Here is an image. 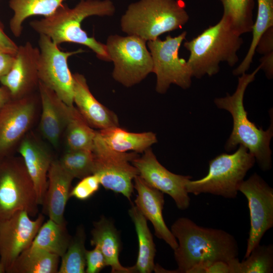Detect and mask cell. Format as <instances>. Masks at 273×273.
<instances>
[{
    "mask_svg": "<svg viewBox=\"0 0 273 273\" xmlns=\"http://www.w3.org/2000/svg\"><path fill=\"white\" fill-rule=\"evenodd\" d=\"M171 232L178 242L174 256L178 268L172 272L188 273L203 262L238 258L239 246L234 236L220 229L205 228L187 217L176 219Z\"/></svg>",
    "mask_w": 273,
    "mask_h": 273,
    "instance_id": "cell-1",
    "label": "cell"
},
{
    "mask_svg": "<svg viewBox=\"0 0 273 273\" xmlns=\"http://www.w3.org/2000/svg\"><path fill=\"white\" fill-rule=\"evenodd\" d=\"M115 12L111 0H81L74 8L63 4L51 15L29 23L39 34L49 37L59 46L64 42L85 46L92 50L98 59L111 62L105 44L89 37L82 29L81 22L92 16H111Z\"/></svg>",
    "mask_w": 273,
    "mask_h": 273,
    "instance_id": "cell-2",
    "label": "cell"
},
{
    "mask_svg": "<svg viewBox=\"0 0 273 273\" xmlns=\"http://www.w3.org/2000/svg\"><path fill=\"white\" fill-rule=\"evenodd\" d=\"M260 69L259 65L252 73L240 75L235 92L231 95L227 93L224 97L215 98L214 102L218 108L228 111L233 118V129L225 150L230 152L238 145L244 146L254 157L260 169L266 171L272 167L270 143L273 136L272 113L269 127L264 130L249 119L244 105L245 90Z\"/></svg>",
    "mask_w": 273,
    "mask_h": 273,
    "instance_id": "cell-3",
    "label": "cell"
},
{
    "mask_svg": "<svg viewBox=\"0 0 273 273\" xmlns=\"http://www.w3.org/2000/svg\"><path fill=\"white\" fill-rule=\"evenodd\" d=\"M241 36L222 15L216 24L185 41L184 47L190 52L187 63L192 77L201 78L216 74L221 62L234 66L239 60L237 53L243 43Z\"/></svg>",
    "mask_w": 273,
    "mask_h": 273,
    "instance_id": "cell-4",
    "label": "cell"
},
{
    "mask_svg": "<svg viewBox=\"0 0 273 273\" xmlns=\"http://www.w3.org/2000/svg\"><path fill=\"white\" fill-rule=\"evenodd\" d=\"M189 19L183 0H139L128 6L120 24L127 35L148 42L182 28Z\"/></svg>",
    "mask_w": 273,
    "mask_h": 273,
    "instance_id": "cell-5",
    "label": "cell"
},
{
    "mask_svg": "<svg viewBox=\"0 0 273 273\" xmlns=\"http://www.w3.org/2000/svg\"><path fill=\"white\" fill-rule=\"evenodd\" d=\"M254 157L242 145L232 154L222 153L209 162L207 175L199 179H189L188 193L198 195L210 194L234 199L247 172L254 166Z\"/></svg>",
    "mask_w": 273,
    "mask_h": 273,
    "instance_id": "cell-6",
    "label": "cell"
},
{
    "mask_svg": "<svg viewBox=\"0 0 273 273\" xmlns=\"http://www.w3.org/2000/svg\"><path fill=\"white\" fill-rule=\"evenodd\" d=\"M38 205L22 157L11 156L0 161V222L21 210L34 217L38 213Z\"/></svg>",
    "mask_w": 273,
    "mask_h": 273,
    "instance_id": "cell-7",
    "label": "cell"
},
{
    "mask_svg": "<svg viewBox=\"0 0 273 273\" xmlns=\"http://www.w3.org/2000/svg\"><path fill=\"white\" fill-rule=\"evenodd\" d=\"M147 41L135 35L112 34L105 45L113 63V79L129 87L140 83L153 71L152 57Z\"/></svg>",
    "mask_w": 273,
    "mask_h": 273,
    "instance_id": "cell-8",
    "label": "cell"
},
{
    "mask_svg": "<svg viewBox=\"0 0 273 273\" xmlns=\"http://www.w3.org/2000/svg\"><path fill=\"white\" fill-rule=\"evenodd\" d=\"M187 35L184 31L175 37L168 35L163 40L158 38L147 42L153 61L152 73L156 76L155 89L159 94L166 93L171 84L183 89L191 86V70L178 53Z\"/></svg>",
    "mask_w": 273,
    "mask_h": 273,
    "instance_id": "cell-9",
    "label": "cell"
},
{
    "mask_svg": "<svg viewBox=\"0 0 273 273\" xmlns=\"http://www.w3.org/2000/svg\"><path fill=\"white\" fill-rule=\"evenodd\" d=\"M38 64L39 80L52 90L67 105L73 106L74 80L68 66V58L81 53L78 50L64 52L47 36L39 34Z\"/></svg>",
    "mask_w": 273,
    "mask_h": 273,
    "instance_id": "cell-10",
    "label": "cell"
},
{
    "mask_svg": "<svg viewBox=\"0 0 273 273\" xmlns=\"http://www.w3.org/2000/svg\"><path fill=\"white\" fill-rule=\"evenodd\" d=\"M96 136V135H95ZM93 173L97 176L100 185L105 189L122 194L130 200L133 192V180L139 175L131 162L139 154L119 152L107 149L94 140Z\"/></svg>",
    "mask_w": 273,
    "mask_h": 273,
    "instance_id": "cell-11",
    "label": "cell"
},
{
    "mask_svg": "<svg viewBox=\"0 0 273 273\" xmlns=\"http://www.w3.org/2000/svg\"><path fill=\"white\" fill-rule=\"evenodd\" d=\"M238 191L246 197L250 213V228L245 258L273 226V189L255 172L242 181Z\"/></svg>",
    "mask_w": 273,
    "mask_h": 273,
    "instance_id": "cell-12",
    "label": "cell"
},
{
    "mask_svg": "<svg viewBox=\"0 0 273 273\" xmlns=\"http://www.w3.org/2000/svg\"><path fill=\"white\" fill-rule=\"evenodd\" d=\"M19 211L0 222V262L8 272L17 257L31 245L44 220L42 214L32 219Z\"/></svg>",
    "mask_w": 273,
    "mask_h": 273,
    "instance_id": "cell-13",
    "label": "cell"
},
{
    "mask_svg": "<svg viewBox=\"0 0 273 273\" xmlns=\"http://www.w3.org/2000/svg\"><path fill=\"white\" fill-rule=\"evenodd\" d=\"M131 162L139 175L149 186L170 196L177 207L184 210L190 205L186 185L192 177L173 173L157 160L151 148Z\"/></svg>",
    "mask_w": 273,
    "mask_h": 273,
    "instance_id": "cell-14",
    "label": "cell"
},
{
    "mask_svg": "<svg viewBox=\"0 0 273 273\" xmlns=\"http://www.w3.org/2000/svg\"><path fill=\"white\" fill-rule=\"evenodd\" d=\"M36 104L30 95L11 99L0 110V161L11 156L30 128Z\"/></svg>",
    "mask_w": 273,
    "mask_h": 273,
    "instance_id": "cell-15",
    "label": "cell"
},
{
    "mask_svg": "<svg viewBox=\"0 0 273 273\" xmlns=\"http://www.w3.org/2000/svg\"><path fill=\"white\" fill-rule=\"evenodd\" d=\"M39 49L30 42L18 46L13 64L0 82L10 94L12 99H19L30 95L38 87V64Z\"/></svg>",
    "mask_w": 273,
    "mask_h": 273,
    "instance_id": "cell-16",
    "label": "cell"
},
{
    "mask_svg": "<svg viewBox=\"0 0 273 273\" xmlns=\"http://www.w3.org/2000/svg\"><path fill=\"white\" fill-rule=\"evenodd\" d=\"M133 187L138 193L135 206L153 224L155 236L174 250L178 246L177 240L167 226L162 215L164 193L149 186L139 175L134 178Z\"/></svg>",
    "mask_w": 273,
    "mask_h": 273,
    "instance_id": "cell-17",
    "label": "cell"
},
{
    "mask_svg": "<svg viewBox=\"0 0 273 273\" xmlns=\"http://www.w3.org/2000/svg\"><path fill=\"white\" fill-rule=\"evenodd\" d=\"M18 151L32 181L37 203L42 205L48 187V173L54 159L48 150L33 136L20 141Z\"/></svg>",
    "mask_w": 273,
    "mask_h": 273,
    "instance_id": "cell-18",
    "label": "cell"
},
{
    "mask_svg": "<svg viewBox=\"0 0 273 273\" xmlns=\"http://www.w3.org/2000/svg\"><path fill=\"white\" fill-rule=\"evenodd\" d=\"M73 102L87 123L98 130L119 126L116 114L100 103L92 94L84 76L76 73L73 74Z\"/></svg>",
    "mask_w": 273,
    "mask_h": 273,
    "instance_id": "cell-19",
    "label": "cell"
},
{
    "mask_svg": "<svg viewBox=\"0 0 273 273\" xmlns=\"http://www.w3.org/2000/svg\"><path fill=\"white\" fill-rule=\"evenodd\" d=\"M74 177L54 160L48 173V187L42 204L49 219L59 224L65 222L64 214Z\"/></svg>",
    "mask_w": 273,
    "mask_h": 273,
    "instance_id": "cell-20",
    "label": "cell"
},
{
    "mask_svg": "<svg viewBox=\"0 0 273 273\" xmlns=\"http://www.w3.org/2000/svg\"><path fill=\"white\" fill-rule=\"evenodd\" d=\"M38 87L42 109L40 129L44 137L54 147H57L62 132L65 130L69 106L40 81Z\"/></svg>",
    "mask_w": 273,
    "mask_h": 273,
    "instance_id": "cell-21",
    "label": "cell"
},
{
    "mask_svg": "<svg viewBox=\"0 0 273 273\" xmlns=\"http://www.w3.org/2000/svg\"><path fill=\"white\" fill-rule=\"evenodd\" d=\"M95 139L111 150L138 154L144 153L157 142L153 132H131L119 126L96 130Z\"/></svg>",
    "mask_w": 273,
    "mask_h": 273,
    "instance_id": "cell-22",
    "label": "cell"
},
{
    "mask_svg": "<svg viewBox=\"0 0 273 273\" xmlns=\"http://www.w3.org/2000/svg\"><path fill=\"white\" fill-rule=\"evenodd\" d=\"M90 244L97 246L102 252L107 266L111 268L112 273L136 272L134 266L126 267L122 266L119 260L121 242L118 231L113 223L102 216L94 223L91 231Z\"/></svg>",
    "mask_w": 273,
    "mask_h": 273,
    "instance_id": "cell-23",
    "label": "cell"
},
{
    "mask_svg": "<svg viewBox=\"0 0 273 273\" xmlns=\"http://www.w3.org/2000/svg\"><path fill=\"white\" fill-rule=\"evenodd\" d=\"M128 214L135 226L139 242V252L133 265L136 272L150 273L154 270L156 249L152 235L148 226L147 219L136 206L132 204Z\"/></svg>",
    "mask_w": 273,
    "mask_h": 273,
    "instance_id": "cell-24",
    "label": "cell"
},
{
    "mask_svg": "<svg viewBox=\"0 0 273 273\" xmlns=\"http://www.w3.org/2000/svg\"><path fill=\"white\" fill-rule=\"evenodd\" d=\"M65 0H10L9 7L13 15L9 22L10 29L16 37L23 31L24 21L28 17L40 15L44 17L53 14Z\"/></svg>",
    "mask_w": 273,
    "mask_h": 273,
    "instance_id": "cell-25",
    "label": "cell"
},
{
    "mask_svg": "<svg viewBox=\"0 0 273 273\" xmlns=\"http://www.w3.org/2000/svg\"><path fill=\"white\" fill-rule=\"evenodd\" d=\"M60 258L57 254L29 247L17 257L8 273H56Z\"/></svg>",
    "mask_w": 273,
    "mask_h": 273,
    "instance_id": "cell-26",
    "label": "cell"
},
{
    "mask_svg": "<svg viewBox=\"0 0 273 273\" xmlns=\"http://www.w3.org/2000/svg\"><path fill=\"white\" fill-rule=\"evenodd\" d=\"M71 237L66 222L59 224L49 219L40 226L30 247L45 250L61 258L66 252Z\"/></svg>",
    "mask_w": 273,
    "mask_h": 273,
    "instance_id": "cell-27",
    "label": "cell"
},
{
    "mask_svg": "<svg viewBox=\"0 0 273 273\" xmlns=\"http://www.w3.org/2000/svg\"><path fill=\"white\" fill-rule=\"evenodd\" d=\"M65 131L68 149L93 150L96 131L74 105L68 106Z\"/></svg>",
    "mask_w": 273,
    "mask_h": 273,
    "instance_id": "cell-28",
    "label": "cell"
},
{
    "mask_svg": "<svg viewBox=\"0 0 273 273\" xmlns=\"http://www.w3.org/2000/svg\"><path fill=\"white\" fill-rule=\"evenodd\" d=\"M257 1V13L252 28V41L245 58L233 70V73L235 76H240L249 69L260 38L268 28L273 27V0Z\"/></svg>",
    "mask_w": 273,
    "mask_h": 273,
    "instance_id": "cell-29",
    "label": "cell"
},
{
    "mask_svg": "<svg viewBox=\"0 0 273 273\" xmlns=\"http://www.w3.org/2000/svg\"><path fill=\"white\" fill-rule=\"evenodd\" d=\"M228 263L231 273H271L273 272V245L259 244L241 262L237 258Z\"/></svg>",
    "mask_w": 273,
    "mask_h": 273,
    "instance_id": "cell-30",
    "label": "cell"
},
{
    "mask_svg": "<svg viewBox=\"0 0 273 273\" xmlns=\"http://www.w3.org/2000/svg\"><path fill=\"white\" fill-rule=\"evenodd\" d=\"M85 233L84 228H77L71 237L65 254L61 257V261L58 273H84L86 268Z\"/></svg>",
    "mask_w": 273,
    "mask_h": 273,
    "instance_id": "cell-31",
    "label": "cell"
},
{
    "mask_svg": "<svg viewBox=\"0 0 273 273\" xmlns=\"http://www.w3.org/2000/svg\"><path fill=\"white\" fill-rule=\"evenodd\" d=\"M223 8V15L240 35L250 32L253 25L254 0H219Z\"/></svg>",
    "mask_w": 273,
    "mask_h": 273,
    "instance_id": "cell-32",
    "label": "cell"
},
{
    "mask_svg": "<svg viewBox=\"0 0 273 273\" xmlns=\"http://www.w3.org/2000/svg\"><path fill=\"white\" fill-rule=\"evenodd\" d=\"M58 160L74 178L82 179L93 173L94 156L92 151L68 149Z\"/></svg>",
    "mask_w": 273,
    "mask_h": 273,
    "instance_id": "cell-33",
    "label": "cell"
},
{
    "mask_svg": "<svg viewBox=\"0 0 273 273\" xmlns=\"http://www.w3.org/2000/svg\"><path fill=\"white\" fill-rule=\"evenodd\" d=\"M80 179L70 191V197H73L78 200H85L98 191L100 183L97 176L94 174Z\"/></svg>",
    "mask_w": 273,
    "mask_h": 273,
    "instance_id": "cell-34",
    "label": "cell"
},
{
    "mask_svg": "<svg viewBox=\"0 0 273 273\" xmlns=\"http://www.w3.org/2000/svg\"><path fill=\"white\" fill-rule=\"evenodd\" d=\"M91 250L86 251V273H98L107 266L105 258L100 248L95 246Z\"/></svg>",
    "mask_w": 273,
    "mask_h": 273,
    "instance_id": "cell-35",
    "label": "cell"
},
{
    "mask_svg": "<svg viewBox=\"0 0 273 273\" xmlns=\"http://www.w3.org/2000/svg\"><path fill=\"white\" fill-rule=\"evenodd\" d=\"M198 270L199 273H231L229 263L222 260L200 263Z\"/></svg>",
    "mask_w": 273,
    "mask_h": 273,
    "instance_id": "cell-36",
    "label": "cell"
},
{
    "mask_svg": "<svg viewBox=\"0 0 273 273\" xmlns=\"http://www.w3.org/2000/svg\"><path fill=\"white\" fill-rule=\"evenodd\" d=\"M255 51L263 55L273 53V27L268 28L262 35Z\"/></svg>",
    "mask_w": 273,
    "mask_h": 273,
    "instance_id": "cell-37",
    "label": "cell"
},
{
    "mask_svg": "<svg viewBox=\"0 0 273 273\" xmlns=\"http://www.w3.org/2000/svg\"><path fill=\"white\" fill-rule=\"evenodd\" d=\"M18 46L4 32L0 23V50L15 55Z\"/></svg>",
    "mask_w": 273,
    "mask_h": 273,
    "instance_id": "cell-38",
    "label": "cell"
},
{
    "mask_svg": "<svg viewBox=\"0 0 273 273\" xmlns=\"http://www.w3.org/2000/svg\"><path fill=\"white\" fill-rule=\"evenodd\" d=\"M15 58V55L0 51V80L10 70Z\"/></svg>",
    "mask_w": 273,
    "mask_h": 273,
    "instance_id": "cell-39",
    "label": "cell"
},
{
    "mask_svg": "<svg viewBox=\"0 0 273 273\" xmlns=\"http://www.w3.org/2000/svg\"><path fill=\"white\" fill-rule=\"evenodd\" d=\"M261 69H262L268 79L273 76V53L264 55L260 60Z\"/></svg>",
    "mask_w": 273,
    "mask_h": 273,
    "instance_id": "cell-40",
    "label": "cell"
},
{
    "mask_svg": "<svg viewBox=\"0 0 273 273\" xmlns=\"http://www.w3.org/2000/svg\"><path fill=\"white\" fill-rule=\"evenodd\" d=\"M12 98L8 89L3 86H0V110Z\"/></svg>",
    "mask_w": 273,
    "mask_h": 273,
    "instance_id": "cell-41",
    "label": "cell"
},
{
    "mask_svg": "<svg viewBox=\"0 0 273 273\" xmlns=\"http://www.w3.org/2000/svg\"><path fill=\"white\" fill-rule=\"evenodd\" d=\"M4 272H5V270L0 262V273H4Z\"/></svg>",
    "mask_w": 273,
    "mask_h": 273,
    "instance_id": "cell-42",
    "label": "cell"
},
{
    "mask_svg": "<svg viewBox=\"0 0 273 273\" xmlns=\"http://www.w3.org/2000/svg\"><path fill=\"white\" fill-rule=\"evenodd\" d=\"M0 51H1V50H0Z\"/></svg>",
    "mask_w": 273,
    "mask_h": 273,
    "instance_id": "cell-43",
    "label": "cell"
}]
</instances>
